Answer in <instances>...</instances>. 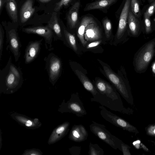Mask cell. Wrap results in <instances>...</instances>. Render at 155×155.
Masks as SVG:
<instances>
[{
    "instance_id": "6da1fadb",
    "label": "cell",
    "mask_w": 155,
    "mask_h": 155,
    "mask_svg": "<svg viewBox=\"0 0 155 155\" xmlns=\"http://www.w3.org/2000/svg\"><path fill=\"white\" fill-rule=\"evenodd\" d=\"M95 87L97 93L90 99L111 110L120 113L125 112L119 93L112 86L105 81L100 79L95 82Z\"/></svg>"
},
{
    "instance_id": "7a4b0ae2",
    "label": "cell",
    "mask_w": 155,
    "mask_h": 155,
    "mask_svg": "<svg viewBox=\"0 0 155 155\" xmlns=\"http://www.w3.org/2000/svg\"><path fill=\"white\" fill-rule=\"evenodd\" d=\"M23 79L18 78L10 69L8 61L5 67L0 70L1 93L11 94L18 91L21 87Z\"/></svg>"
},
{
    "instance_id": "3957f363",
    "label": "cell",
    "mask_w": 155,
    "mask_h": 155,
    "mask_svg": "<svg viewBox=\"0 0 155 155\" xmlns=\"http://www.w3.org/2000/svg\"><path fill=\"white\" fill-rule=\"evenodd\" d=\"M91 131L100 139L115 150L121 151L122 141L107 130L105 125L92 121L89 126Z\"/></svg>"
},
{
    "instance_id": "277c9868",
    "label": "cell",
    "mask_w": 155,
    "mask_h": 155,
    "mask_svg": "<svg viewBox=\"0 0 155 155\" xmlns=\"http://www.w3.org/2000/svg\"><path fill=\"white\" fill-rule=\"evenodd\" d=\"M45 67L50 82L54 85L60 77L62 71V63L60 58L52 52L44 59Z\"/></svg>"
},
{
    "instance_id": "5b68a950",
    "label": "cell",
    "mask_w": 155,
    "mask_h": 155,
    "mask_svg": "<svg viewBox=\"0 0 155 155\" xmlns=\"http://www.w3.org/2000/svg\"><path fill=\"white\" fill-rule=\"evenodd\" d=\"M60 109L62 113H71L78 117H83L87 114L83 103L78 94H72L66 102L64 100Z\"/></svg>"
},
{
    "instance_id": "8992f818",
    "label": "cell",
    "mask_w": 155,
    "mask_h": 155,
    "mask_svg": "<svg viewBox=\"0 0 155 155\" xmlns=\"http://www.w3.org/2000/svg\"><path fill=\"white\" fill-rule=\"evenodd\" d=\"M6 33V49H8L13 55L15 61H18L21 55L20 48L22 45L17 30L15 27L5 28Z\"/></svg>"
},
{
    "instance_id": "52a82bcc",
    "label": "cell",
    "mask_w": 155,
    "mask_h": 155,
    "mask_svg": "<svg viewBox=\"0 0 155 155\" xmlns=\"http://www.w3.org/2000/svg\"><path fill=\"white\" fill-rule=\"evenodd\" d=\"M100 114L107 121L124 130L137 133L136 128L120 117L107 110L104 106H99Z\"/></svg>"
},
{
    "instance_id": "ba28073f",
    "label": "cell",
    "mask_w": 155,
    "mask_h": 155,
    "mask_svg": "<svg viewBox=\"0 0 155 155\" xmlns=\"http://www.w3.org/2000/svg\"><path fill=\"white\" fill-rule=\"evenodd\" d=\"M22 31L28 34H35L44 38L46 48L49 51L54 49L52 46L54 34L52 30L47 25L23 28Z\"/></svg>"
},
{
    "instance_id": "9c48e42d",
    "label": "cell",
    "mask_w": 155,
    "mask_h": 155,
    "mask_svg": "<svg viewBox=\"0 0 155 155\" xmlns=\"http://www.w3.org/2000/svg\"><path fill=\"white\" fill-rule=\"evenodd\" d=\"M155 45L154 41L147 43L137 56L135 59V65L138 71L144 69L148 65L154 54Z\"/></svg>"
},
{
    "instance_id": "30bf717a",
    "label": "cell",
    "mask_w": 155,
    "mask_h": 155,
    "mask_svg": "<svg viewBox=\"0 0 155 155\" xmlns=\"http://www.w3.org/2000/svg\"><path fill=\"white\" fill-rule=\"evenodd\" d=\"M104 71L108 79L112 82L123 97L128 102L130 99L128 90L124 82L117 74L106 66H103Z\"/></svg>"
},
{
    "instance_id": "8fae6325",
    "label": "cell",
    "mask_w": 155,
    "mask_h": 155,
    "mask_svg": "<svg viewBox=\"0 0 155 155\" xmlns=\"http://www.w3.org/2000/svg\"><path fill=\"white\" fill-rule=\"evenodd\" d=\"M43 39L28 42L25 49L24 56L26 64L32 62L37 57L40 51Z\"/></svg>"
},
{
    "instance_id": "7c38bea8",
    "label": "cell",
    "mask_w": 155,
    "mask_h": 155,
    "mask_svg": "<svg viewBox=\"0 0 155 155\" xmlns=\"http://www.w3.org/2000/svg\"><path fill=\"white\" fill-rule=\"evenodd\" d=\"M130 2L131 0H126L120 14L116 33L117 38L118 39L122 36L127 27Z\"/></svg>"
},
{
    "instance_id": "4fadbf2b",
    "label": "cell",
    "mask_w": 155,
    "mask_h": 155,
    "mask_svg": "<svg viewBox=\"0 0 155 155\" xmlns=\"http://www.w3.org/2000/svg\"><path fill=\"white\" fill-rule=\"evenodd\" d=\"M88 133L85 127L82 124L74 125L69 136L70 140L77 142H81L86 140Z\"/></svg>"
},
{
    "instance_id": "5bb4252c",
    "label": "cell",
    "mask_w": 155,
    "mask_h": 155,
    "mask_svg": "<svg viewBox=\"0 0 155 155\" xmlns=\"http://www.w3.org/2000/svg\"><path fill=\"white\" fill-rule=\"evenodd\" d=\"M70 124L69 122L66 121L55 128L50 136L48 143H54L65 136L69 130Z\"/></svg>"
},
{
    "instance_id": "9a60e30c",
    "label": "cell",
    "mask_w": 155,
    "mask_h": 155,
    "mask_svg": "<svg viewBox=\"0 0 155 155\" xmlns=\"http://www.w3.org/2000/svg\"><path fill=\"white\" fill-rule=\"evenodd\" d=\"M84 36L85 39L89 41L98 40L101 38V31L96 23L90 24L87 26Z\"/></svg>"
},
{
    "instance_id": "2e32d148",
    "label": "cell",
    "mask_w": 155,
    "mask_h": 155,
    "mask_svg": "<svg viewBox=\"0 0 155 155\" xmlns=\"http://www.w3.org/2000/svg\"><path fill=\"white\" fill-rule=\"evenodd\" d=\"M47 26L53 31L54 41H63L62 29L59 23L56 12H53L50 20L48 22Z\"/></svg>"
},
{
    "instance_id": "e0dca14e",
    "label": "cell",
    "mask_w": 155,
    "mask_h": 155,
    "mask_svg": "<svg viewBox=\"0 0 155 155\" xmlns=\"http://www.w3.org/2000/svg\"><path fill=\"white\" fill-rule=\"evenodd\" d=\"M80 5V1L76 2L72 6L68 12L67 20L71 29L74 28L78 23Z\"/></svg>"
},
{
    "instance_id": "ac0fdd59",
    "label": "cell",
    "mask_w": 155,
    "mask_h": 155,
    "mask_svg": "<svg viewBox=\"0 0 155 155\" xmlns=\"http://www.w3.org/2000/svg\"><path fill=\"white\" fill-rule=\"evenodd\" d=\"M33 0H27L22 6L20 13L21 23L26 22L34 13L35 8L33 7Z\"/></svg>"
},
{
    "instance_id": "d6986e66",
    "label": "cell",
    "mask_w": 155,
    "mask_h": 155,
    "mask_svg": "<svg viewBox=\"0 0 155 155\" xmlns=\"http://www.w3.org/2000/svg\"><path fill=\"white\" fill-rule=\"evenodd\" d=\"M96 23L93 18L89 16L83 17L81 21L77 31V35L81 44L85 46L87 42L84 39V34L87 26L90 24Z\"/></svg>"
},
{
    "instance_id": "ffe728a7",
    "label": "cell",
    "mask_w": 155,
    "mask_h": 155,
    "mask_svg": "<svg viewBox=\"0 0 155 155\" xmlns=\"http://www.w3.org/2000/svg\"><path fill=\"white\" fill-rule=\"evenodd\" d=\"M117 0H97L87 4L84 9L87 11L95 9H103L109 7Z\"/></svg>"
},
{
    "instance_id": "44dd1931",
    "label": "cell",
    "mask_w": 155,
    "mask_h": 155,
    "mask_svg": "<svg viewBox=\"0 0 155 155\" xmlns=\"http://www.w3.org/2000/svg\"><path fill=\"white\" fill-rule=\"evenodd\" d=\"M75 72L84 88L91 93L93 97L95 96L97 93V90L87 76L78 70H75Z\"/></svg>"
},
{
    "instance_id": "7402d4cb",
    "label": "cell",
    "mask_w": 155,
    "mask_h": 155,
    "mask_svg": "<svg viewBox=\"0 0 155 155\" xmlns=\"http://www.w3.org/2000/svg\"><path fill=\"white\" fill-rule=\"evenodd\" d=\"M12 116L19 123L30 128H34L37 127H38L41 124L38 119L31 120L18 114H13Z\"/></svg>"
},
{
    "instance_id": "603a6c76",
    "label": "cell",
    "mask_w": 155,
    "mask_h": 155,
    "mask_svg": "<svg viewBox=\"0 0 155 155\" xmlns=\"http://www.w3.org/2000/svg\"><path fill=\"white\" fill-rule=\"evenodd\" d=\"M138 18L133 14L130 9L127 22L130 31L133 35H136L140 29V23Z\"/></svg>"
},
{
    "instance_id": "cb8c5ba5",
    "label": "cell",
    "mask_w": 155,
    "mask_h": 155,
    "mask_svg": "<svg viewBox=\"0 0 155 155\" xmlns=\"http://www.w3.org/2000/svg\"><path fill=\"white\" fill-rule=\"evenodd\" d=\"M5 8L9 17L14 23L18 22V8L15 0H6Z\"/></svg>"
},
{
    "instance_id": "d4e9b609",
    "label": "cell",
    "mask_w": 155,
    "mask_h": 155,
    "mask_svg": "<svg viewBox=\"0 0 155 155\" xmlns=\"http://www.w3.org/2000/svg\"><path fill=\"white\" fill-rule=\"evenodd\" d=\"M62 33L63 41L65 39L69 46L75 51H77L78 48L74 36L69 32L64 27L63 29Z\"/></svg>"
},
{
    "instance_id": "484cf974",
    "label": "cell",
    "mask_w": 155,
    "mask_h": 155,
    "mask_svg": "<svg viewBox=\"0 0 155 155\" xmlns=\"http://www.w3.org/2000/svg\"><path fill=\"white\" fill-rule=\"evenodd\" d=\"M130 9L136 17L138 18L140 17L141 13L139 0H131Z\"/></svg>"
},
{
    "instance_id": "4316f807",
    "label": "cell",
    "mask_w": 155,
    "mask_h": 155,
    "mask_svg": "<svg viewBox=\"0 0 155 155\" xmlns=\"http://www.w3.org/2000/svg\"><path fill=\"white\" fill-rule=\"evenodd\" d=\"M88 154L89 155H103V150L97 144H93L90 142L89 146Z\"/></svg>"
},
{
    "instance_id": "83f0119b",
    "label": "cell",
    "mask_w": 155,
    "mask_h": 155,
    "mask_svg": "<svg viewBox=\"0 0 155 155\" xmlns=\"http://www.w3.org/2000/svg\"><path fill=\"white\" fill-rule=\"evenodd\" d=\"M102 21L106 37L109 38L111 33L112 27L111 22L107 18H104Z\"/></svg>"
},
{
    "instance_id": "f1b7e54d",
    "label": "cell",
    "mask_w": 155,
    "mask_h": 155,
    "mask_svg": "<svg viewBox=\"0 0 155 155\" xmlns=\"http://www.w3.org/2000/svg\"><path fill=\"white\" fill-rule=\"evenodd\" d=\"M144 18L146 32L147 33H149L151 31L150 17L147 15L144 14Z\"/></svg>"
},
{
    "instance_id": "f546056e",
    "label": "cell",
    "mask_w": 155,
    "mask_h": 155,
    "mask_svg": "<svg viewBox=\"0 0 155 155\" xmlns=\"http://www.w3.org/2000/svg\"><path fill=\"white\" fill-rule=\"evenodd\" d=\"M4 33V31L1 24L0 25V61L1 60L2 54Z\"/></svg>"
},
{
    "instance_id": "4dcf8cb0",
    "label": "cell",
    "mask_w": 155,
    "mask_h": 155,
    "mask_svg": "<svg viewBox=\"0 0 155 155\" xmlns=\"http://www.w3.org/2000/svg\"><path fill=\"white\" fill-rule=\"evenodd\" d=\"M71 0H61L56 4L54 9V11L56 12L59 11L63 6L67 5Z\"/></svg>"
},
{
    "instance_id": "1f68e13d",
    "label": "cell",
    "mask_w": 155,
    "mask_h": 155,
    "mask_svg": "<svg viewBox=\"0 0 155 155\" xmlns=\"http://www.w3.org/2000/svg\"><path fill=\"white\" fill-rule=\"evenodd\" d=\"M149 4L150 5L145 11L144 14L150 17L153 14L155 11V0Z\"/></svg>"
},
{
    "instance_id": "d6a6232c",
    "label": "cell",
    "mask_w": 155,
    "mask_h": 155,
    "mask_svg": "<svg viewBox=\"0 0 155 155\" xmlns=\"http://www.w3.org/2000/svg\"><path fill=\"white\" fill-rule=\"evenodd\" d=\"M130 147L126 145L123 142L121 143V151L124 155H130L131 154L129 151Z\"/></svg>"
},
{
    "instance_id": "836d02e7",
    "label": "cell",
    "mask_w": 155,
    "mask_h": 155,
    "mask_svg": "<svg viewBox=\"0 0 155 155\" xmlns=\"http://www.w3.org/2000/svg\"><path fill=\"white\" fill-rule=\"evenodd\" d=\"M146 132L149 135L155 136V124L148 127L146 129Z\"/></svg>"
},
{
    "instance_id": "e575fe53",
    "label": "cell",
    "mask_w": 155,
    "mask_h": 155,
    "mask_svg": "<svg viewBox=\"0 0 155 155\" xmlns=\"http://www.w3.org/2000/svg\"><path fill=\"white\" fill-rule=\"evenodd\" d=\"M101 40L98 41L91 42L88 44L86 46L87 48H90L98 45L101 42Z\"/></svg>"
},
{
    "instance_id": "d590c367",
    "label": "cell",
    "mask_w": 155,
    "mask_h": 155,
    "mask_svg": "<svg viewBox=\"0 0 155 155\" xmlns=\"http://www.w3.org/2000/svg\"><path fill=\"white\" fill-rule=\"evenodd\" d=\"M25 155H40L39 151L36 150H27L24 154Z\"/></svg>"
},
{
    "instance_id": "8d00e7d4",
    "label": "cell",
    "mask_w": 155,
    "mask_h": 155,
    "mask_svg": "<svg viewBox=\"0 0 155 155\" xmlns=\"http://www.w3.org/2000/svg\"><path fill=\"white\" fill-rule=\"evenodd\" d=\"M141 142L140 140H137L133 143V145L137 149H139L140 146Z\"/></svg>"
},
{
    "instance_id": "74e56055",
    "label": "cell",
    "mask_w": 155,
    "mask_h": 155,
    "mask_svg": "<svg viewBox=\"0 0 155 155\" xmlns=\"http://www.w3.org/2000/svg\"><path fill=\"white\" fill-rule=\"evenodd\" d=\"M6 0H0V14H1L3 5L5 3Z\"/></svg>"
},
{
    "instance_id": "f35d334b",
    "label": "cell",
    "mask_w": 155,
    "mask_h": 155,
    "mask_svg": "<svg viewBox=\"0 0 155 155\" xmlns=\"http://www.w3.org/2000/svg\"><path fill=\"white\" fill-rule=\"evenodd\" d=\"M140 146L144 150L147 152L149 151V150L148 149V148H147V147H146V146H145L143 143H141Z\"/></svg>"
},
{
    "instance_id": "ab89813d",
    "label": "cell",
    "mask_w": 155,
    "mask_h": 155,
    "mask_svg": "<svg viewBox=\"0 0 155 155\" xmlns=\"http://www.w3.org/2000/svg\"><path fill=\"white\" fill-rule=\"evenodd\" d=\"M41 2L43 3H47L51 1V0H38Z\"/></svg>"
},
{
    "instance_id": "60d3db41",
    "label": "cell",
    "mask_w": 155,
    "mask_h": 155,
    "mask_svg": "<svg viewBox=\"0 0 155 155\" xmlns=\"http://www.w3.org/2000/svg\"><path fill=\"white\" fill-rule=\"evenodd\" d=\"M152 71L154 73H155V62L152 66Z\"/></svg>"
},
{
    "instance_id": "b9f144b4",
    "label": "cell",
    "mask_w": 155,
    "mask_h": 155,
    "mask_svg": "<svg viewBox=\"0 0 155 155\" xmlns=\"http://www.w3.org/2000/svg\"><path fill=\"white\" fill-rule=\"evenodd\" d=\"M155 0H148V2L149 4H150L151 2H153Z\"/></svg>"
},
{
    "instance_id": "7bdbcfd3",
    "label": "cell",
    "mask_w": 155,
    "mask_h": 155,
    "mask_svg": "<svg viewBox=\"0 0 155 155\" xmlns=\"http://www.w3.org/2000/svg\"><path fill=\"white\" fill-rule=\"evenodd\" d=\"M154 144H155V143H154Z\"/></svg>"
}]
</instances>
